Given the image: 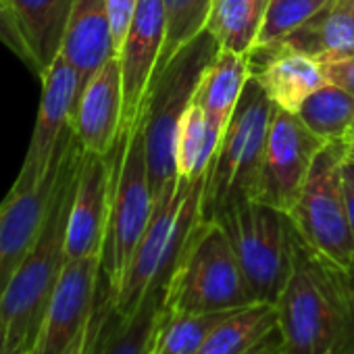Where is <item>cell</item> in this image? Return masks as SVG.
I'll use <instances>...</instances> for the list:
<instances>
[{
  "label": "cell",
  "mask_w": 354,
  "mask_h": 354,
  "mask_svg": "<svg viewBox=\"0 0 354 354\" xmlns=\"http://www.w3.org/2000/svg\"><path fill=\"white\" fill-rule=\"evenodd\" d=\"M283 354H354V277L290 225V269L275 300Z\"/></svg>",
  "instance_id": "1"
},
{
  "label": "cell",
  "mask_w": 354,
  "mask_h": 354,
  "mask_svg": "<svg viewBox=\"0 0 354 354\" xmlns=\"http://www.w3.org/2000/svg\"><path fill=\"white\" fill-rule=\"evenodd\" d=\"M82 156L84 148L73 131L63 158L55 198L40 230V236L11 277L5 294L0 296V323H3L7 333V350L26 342L36 346L53 290L67 261V221Z\"/></svg>",
  "instance_id": "2"
},
{
  "label": "cell",
  "mask_w": 354,
  "mask_h": 354,
  "mask_svg": "<svg viewBox=\"0 0 354 354\" xmlns=\"http://www.w3.org/2000/svg\"><path fill=\"white\" fill-rule=\"evenodd\" d=\"M254 302L227 232L219 221L201 217L167 279L165 310L169 315L219 313Z\"/></svg>",
  "instance_id": "3"
},
{
  "label": "cell",
  "mask_w": 354,
  "mask_h": 354,
  "mask_svg": "<svg viewBox=\"0 0 354 354\" xmlns=\"http://www.w3.org/2000/svg\"><path fill=\"white\" fill-rule=\"evenodd\" d=\"M219 53V44L205 30L177 53L169 65L154 77L144 109V144L154 203L177 188L175 142L184 111L190 106L205 67Z\"/></svg>",
  "instance_id": "4"
},
{
  "label": "cell",
  "mask_w": 354,
  "mask_h": 354,
  "mask_svg": "<svg viewBox=\"0 0 354 354\" xmlns=\"http://www.w3.org/2000/svg\"><path fill=\"white\" fill-rule=\"evenodd\" d=\"M207 175L192 184L180 182L177 188L165 192L154 203L150 223L131 257L123 281L117 294L109 298L117 315L127 317L150 292H165L177 259L203 217L201 203Z\"/></svg>",
  "instance_id": "5"
},
{
  "label": "cell",
  "mask_w": 354,
  "mask_h": 354,
  "mask_svg": "<svg viewBox=\"0 0 354 354\" xmlns=\"http://www.w3.org/2000/svg\"><path fill=\"white\" fill-rule=\"evenodd\" d=\"M154 196L148 177L142 115L125 125L113 150V188L102 246L104 294L113 298L150 223Z\"/></svg>",
  "instance_id": "6"
},
{
  "label": "cell",
  "mask_w": 354,
  "mask_h": 354,
  "mask_svg": "<svg viewBox=\"0 0 354 354\" xmlns=\"http://www.w3.org/2000/svg\"><path fill=\"white\" fill-rule=\"evenodd\" d=\"M344 140L323 144L313 160L298 201L286 213V217L313 252L333 267L352 273L354 240L344 198Z\"/></svg>",
  "instance_id": "7"
},
{
  "label": "cell",
  "mask_w": 354,
  "mask_h": 354,
  "mask_svg": "<svg viewBox=\"0 0 354 354\" xmlns=\"http://www.w3.org/2000/svg\"><path fill=\"white\" fill-rule=\"evenodd\" d=\"M275 104L250 75L236 113L221 138L203 192V219H217L238 196L252 192Z\"/></svg>",
  "instance_id": "8"
},
{
  "label": "cell",
  "mask_w": 354,
  "mask_h": 354,
  "mask_svg": "<svg viewBox=\"0 0 354 354\" xmlns=\"http://www.w3.org/2000/svg\"><path fill=\"white\" fill-rule=\"evenodd\" d=\"M213 221H219L227 232L252 298L275 302L290 269V221L286 213L242 194Z\"/></svg>",
  "instance_id": "9"
},
{
  "label": "cell",
  "mask_w": 354,
  "mask_h": 354,
  "mask_svg": "<svg viewBox=\"0 0 354 354\" xmlns=\"http://www.w3.org/2000/svg\"><path fill=\"white\" fill-rule=\"evenodd\" d=\"M296 113L275 106L257 182L250 196L281 213H288L298 201L317 152L323 148Z\"/></svg>",
  "instance_id": "10"
},
{
  "label": "cell",
  "mask_w": 354,
  "mask_h": 354,
  "mask_svg": "<svg viewBox=\"0 0 354 354\" xmlns=\"http://www.w3.org/2000/svg\"><path fill=\"white\" fill-rule=\"evenodd\" d=\"M80 96V75L73 65L59 55L42 75V98L38 106L32 140L13 188H36L50 171L65 131L71 125Z\"/></svg>",
  "instance_id": "11"
},
{
  "label": "cell",
  "mask_w": 354,
  "mask_h": 354,
  "mask_svg": "<svg viewBox=\"0 0 354 354\" xmlns=\"http://www.w3.org/2000/svg\"><path fill=\"white\" fill-rule=\"evenodd\" d=\"M102 254L65 261L53 290L34 354H63L88 327L98 306Z\"/></svg>",
  "instance_id": "12"
},
{
  "label": "cell",
  "mask_w": 354,
  "mask_h": 354,
  "mask_svg": "<svg viewBox=\"0 0 354 354\" xmlns=\"http://www.w3.org/2000/svg\"><path fill=\"white\" fill-rule=\"evenodd\" d=\"M73 136V125L65 131L61 146L55 154L50 171L44 180L30 190H17L11 186L7 198L0 203V296L5 294L11 277L32 250L40 236L44 219L55 198L59 175L67 146Z\"/></svg>",
  "instance_id": "13"
},
{
  "label": "cell",
  "mask_w": 354,
  "mask_h": 354,
  "mask_svg": "<svg viewBox=\"0 0 354 354\" xmlns=\"http://www.w3.org/2000/svg\"><path fill=\"white\" fill-rule=\"evenodd\" d=\"M111 188L113 152L109 156H100L84 150L67 221V261L102 254L111 207Z\"/></svg>",
  "instance_id": "14"
},
{
  "label": "cell",
  "mask_w": 354,
  "mask_h": 354,
  "mask_svg": "<svg viewBox=\"0 0 354 354\" xmlns=\"http://www.w3.org/2000/svg\"><path fill=\"white\" fill-rule=\"evenodd\" d=\"M165 19L162 0H140L121 50L117 53L123 82V127L142 115L162 53Z\"/></svg>",
  "instance_id": "15"
},
{
  "label": "cell",
  "mask_w": 354,
  "mask_h": 354,
  "mask_svg": "<svg viewBox=\"0 0 354 354\" xmlns=\"http://www.w3.org/2000/svg\"><path fill=\"white\" fill-rule=\"evenodd\" d=\"M71 125L86 152L100 156L113 152L123 127V82L117 55L82 86Z\"/></svg>",
  "instance_id": "16"
},
{
  "label": "cell",
  "mask_w": 354,
  "mask_h": 354,
  "mask_svg": "<svg viewBox=\"0 0 354 354\" xmlns=\"http://www.w3.org/2000/svg\"><path fill=\"white\" fill-rule=\"evenodd\" d=\"M248 65L267 98L288 113H298L302 102L327 84L319 59L288 44L252 48Z\"/></svg>",
  "instance_id": "17"
},
{
  "label": "cell",
  "mask_w": 354,
  "mask_h": 354,
  "mask_svg": "<svg viewBox=\"0 0 354 354\" xmlns=\"http://www.w3.org/2000/svg\"><path fill=\"white\" fill-rule=\"evenodd\" d=\"M196 354H283L275 302H254L232 313Z\"/></svg>",
  "instance_id": "18"
},
{
  "label": "cell",
  "mask_w": 354,
  "mask_h": 354,
  "mask_svg": "<svg viewBox=\"0 0 354 354\" xmlns=\"http://www.w3.org/2000/svg\"><path fill=\"white\" fill-rule=\"evenodd\" d=\"M162 317V290L150 292L127 317L117 315L113 302L104 294L100 300V323L90 354H150Z\"/></svg>",
  "instance_id": "19"
},
{
  "label": "cell",
  "mask_w": 354,
  "mask_h": 354,
  "mask_svg": "<svg viewBox=\"0 0 354 354\" xmlns=\"http://www.w3.org/2000/svg\"><path fill=\"white\" fill-rule=\"evenodd\" d=\"M61 55L80 75V90L88 77L115 57L106 0H75Z\"/></svg>",
  "instance_id": "20"
},
{
  "label": "cell",
  "mask_w": 354,
  "mask_h": 354,
  "mask_svg": "<svg viewBox=\"0 0 354 354\" xmlns=\"http://www.w3.org/2000/svg\"><path fill=\"white\" fill-rule=\"evenodd\" d=\"M42 80L61 55L75 0H9Z\"/></svg>",
  "instance_id": "21"
},
{
  "label": "cell",
  "mask_w": 354,
  "mask_h": 354,
  "mask_svg": "<svg viewBox=\"0 0 354 354\" xmlns=\"http://www.w3.org/2000/svg\"><path fill=\"white\" fill-rule=\"evenodd\" d=\"M248 80L250 65L246 55L219 50L205 67L192 100L201 104L209 121L221 133H225Z\"/></svg>",
  "instance_id": "22"
},
{
  "label": "cell",
  "mask_w": 354,
  "mask_h": 354,
  "mask_svg": "<svg viewBox=\"0 0 354 354\" xmlns=\"http://www.w3.org/2000/svg\"><path fill=\"white\" fill-rule=\"evenodd\" d=\"M271 0H213L205 30L219 50L246 55L254 48Z\"/></svg>",
  "instance_id": "23"
},
{
  "label": "cell",
  "mask_w": 354,
  "mask_h": 354,
  "mask_svg": "<svg viewBox=\"0 0 354 354\" xmlns=\"http://www.w3.org/2000/svg\"><path fill=\"white\" fill-rule=\"evenodd\" d=\"M223 133L209 121L207 113L194 100L184 111L175 142L177 180L192 184L205 177L215 160Z\"/></svg>",
  "instance_id": "24"
},
{
  "label": "cell",
  "mask_w": 354,
  "mask_h": 354,
  "mask_svg": "<svg viewBox=\"0 0 354 354\" xmlns=\"http://www.w3.org/2000/svg\"><path fill=\"white\" fill-rule=\"evenodd\" d=\"M283 44L310 55H335L354 48V5L352 0H333L308 24L296 30Z\"/></svg>",
  "instance_id": "25"
},
{
  "label": "cell",
  "mask_w": 354,
  "mask_h": 354,
  "mask_svg": "<svg viewBox=\"0 0 354 354\" xmlns=\"http://www.w3.org/2000/svg\"><path fill=\"white\" fill-rule=\"evenodd\" d=\"M296 115L323 142L344 140L354 127V96L327 82L302 102Z\"/></svg>",
  "instance_id": "26"
},
{
  "label": "cell",
  "mask_w": 354,
  "mask_h": 354,
  "mask_svg": "<svg viewBox=\"0 0 354 354\" xmlns=\"http://www.w3.org/2000/svg\"><path fill=\"white\" fill-rule=\"evenodd\" d=\"M236 310L192 315H169L165 310V317L154 333L150 354H196L207 337Z\"/></svg>",
  "instance_id": "27"
},
{
  "label": "cell",
  "mask_w": 354,
  "mask_h": 354,
  "mask_svg": "<svg viewBox=\"0 0 354 354\" xmlns=\"http://www.w3.org/2000/svg\"><path fill=\"white\" fill-rule=\"evenodd\" d=\"M165 3V42L154 71V77L169 65V61L205 32L213 0H162ZM154 82V80H152Z\"/></svg>",
  "instance_id": "28"
},
{
  "label": "cell",
  "mask_w": 354,
  "mask_h": 354,
  "mask_svg": "<svg viewBox=\"0 0 354 354\" xmlns=\"http://www.w3.org/2000/svg\"><path fill=\"white\" fill-rule=\"evenodd\" d=\"M331 3L333 0H271L254 48L283 44L296 30Z\"/></svg>",
  "instance_id": "29"
},
{
  "label": "cell",
  "mask_w": 354,
  "mask_h": 354,
  "mask_svg": "<svg viewBox=\"0 0 354 354\" xmlns=\"http://www.w3.org/2000/svg\"><path fill=\"white\" fill-rule=\"evenodd\" d=\"M0 44H5L28 69L36 75V63L34 57L26 44V38L21 34V28L17 24V17L13 13V7L9 0H0Z\"/></svg>",
  "instance_id": "30"
},
{
  "label": "cell",
  "mask_w": 354,
  "mask_h": 354,
  "mask_svg": "<svg viewBox=\"0 0 354 354\" xmlns=\"http://www.w3.org/2000/svg\"><path fill=\"white\" fill-rule=\"evenodd\" d=\"M329 84L350 92L354 96V48L335 55L317 57Z\"/></svg>",
  "instance_id": "31"
},
{
  "label": "cell",
  "mask_w": 354,
  "mask_h": 354,
  "mask_svg": "<svg viewBox=\"0 0 354 354\" xmlns=\"http://www.w3.org/2000/svg\"><path fill=\"white\" fill-rule=\"evenodd\" d=\"M140 0H106L109 19H111V32H113V44L115 55L121 50V44L127 36V30L131 26V19L136 15Z\"/></svg>",
  "instance_id": "32"
},
{
  "label": "cell",
  "mask_w": 354,
  "mask_h": 354,
  "mask_svg": "<svg viewBox=\"0 0 354 354\" xmlns=\"http://www.w3.org/2000/svg\"><path fill=\"white\" fill-rule=\"evenodd\" d=\"M98 323H100V300H98V306H96L94 317L88 323V327L75 337V342L63 354H90V348H92L94 337H96V331H98Z\"/></svg>",
  "instance_id": "33"
},
{
  "label": "cell",
  "mask_w": 354,
  "mask_h": 354,
  "mask_svg": "<svg viewBox=\"0 0 354 354\" xmlns=\"http://www.w3.org/2000/svg\"><path fill=\"white\" fill-rule=\"evenodd\" d=\"M344 198H346V213H348V223H350V232L354 240V186L346 180H344Z\"/></svg>",
  "instance_id": "34"
},
{
  "label": "cell",
  "mask_w": 354,
  "mask_h": 354,
  "mask_svg": "<svg viewBox=\"0 0 354 354\" xmlns=\"http://www.w3.org/2000/svg\"><path fill=\"white\" fill-rule=\"evenodd\" d=\"M342 175H344V180L346 182H350L352 186H354V158H344V162H342Z\"/></svg>",
  "instance_id": "35"
},
{
  "label": "cell",
  "mask_w": 354,
  "mask_h": 354,
  "mask_svg": "<svg viewBox=\"0 0 354 354\" xmlns=\"http://www.w3.org/2000/svg\"><path fill=\"white\" fill-rule=\"evenodd\" d=\"M344 146H346V156L354 158V127L344 136Z\"/></svg>",
  "instance_id": "36"
},
{
  "label": "cell",
  "mask_w": 354,
  "mask_h": 354,
  "mask_svg": "<svg viewBox=\"0 0 354 354\" xmlns=\"http://www.w3.org/2000/svg\"><path fill=\"white\" fill-rule=\"evenodd\" d=\"M7 354H34V344L26 342V344H19L11 350H7Z\"/></svg>",
  "instance_id": "37"
},
{
  "label": "cell",
  "mask_w": 354,
  "mask_h": 354,
  "mask_svg": "<svg viewBox=\"0 0 354 354\" xmlns=\"http://www.w3.org/2000/svg\"><path fill=\"white\" fill-rule=\"evenodd\" d=\"M0 354H7V333L3 323H0Z\"/></svg>",
  "instance_id": "38"
},
{
  "label": "cell",
  "mask_w": 354,
  "mask_h": 354,
  "mask_svg": "<svg viewBox=\"0 0 354 354\" xmlns=\"http://www.w3.org/2000/svg\"><path fill=\"white\" fill-rule=\"evenodd\" d=\"M352 277H354V269H352Z\"/></svg>",
  "instance_id": "39"
},
{
  "label": "cell",
  "mask_w": 354,
  "mask_h": 354,
  "mask_svg": "<svg viewBox=\"0 0 354 354\" xmlns=\"http://www.w3.org/2000/svg\"><path fill=\"white\" fill-rule=\"evenodd\" d=\"M352 5H354V0H352Z\"/></svg>",
  "instance_id": "40"
}]
</instances>
